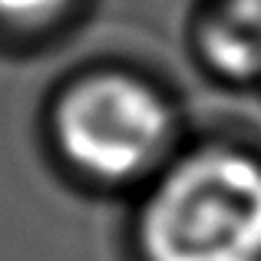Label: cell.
<instances>
[{
  "mask_svg": "<svg viewBox=\"0 0 261 261\" xmlns=\"http://www.w3.org/2000/svg\"><path fill=\"white\" fill-rule=\"evenodd\" d=\"M149 261H261V162L225 146L175 162L142 208Z\"/></svg>",
  "mask_w": 261,
  "mask_h": 261,
  "instance_id": "1",
  "label": "cell"
},
{
  "mask_svg": "<svg viewBox=\"0 0 261 261\" xmlns=\"http://www.w3.org/2000/svg\"><path fill=\"white\" fill-rule=\"evenodd\" d=\"M53 133L70 166L83 175L119 182L152 166L169 136V109L146 83L102 73L60 99Z\"/></svg>",
  "mask_w": 261,
  "mask_h": 261,
  "instance_id": "2",
  "label": "cell"
},
{
  "mask_svg": "<svg viewBox=\"0 0 261 261\" xmlns=\"http://www.w3.org/2000/svg\"><path fill=\"white\" fill-rule=\"evenodd\" d=\"M205 63L215 73L231 80H251L261 73V13L238 7L231 0H218L202 20Z\"/></svg>",
  "mask_w": 261,
  "mask_h": 261,
  "instance_id": "3",
  "label": "cell"
},
{
  "mask_svg": "<svg viewBox=\"0 0 261 261\" xmlns=\"http://www.w3.org/2000/svg\"><path fill=\"white\" fill-rule=\"evenodd\" d=\"M70 0H0V17L13 23H40L60 13Z\"/></svg>",
  "mask_w": 261,
  "mask_h": 261,
  "instance_id": "4",
  "label": "cell"
},
{
  "mask_svg": "<svg viewBox=\"0 0 261 261\" xmlns=\"http://www.w3.org/2000/svg\"><path fill=\"white\" fill-rule=\"evenodd\" d=\"M231 4H238V7H248V10L261 13V0H231Z\"/></svg>",
  "mask_w": 261,
  "mask_h": 261,
  "instance_id": "5",
  "label": "cell"
}]
</instances>
